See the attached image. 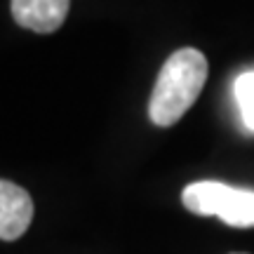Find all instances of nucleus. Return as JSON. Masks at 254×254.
I'll list each match as a JSON object with an SVG mask.
<instances>
[{
    "label": "nucleus",
    "mask_w": 254,
    "mask_h": 254,
    "mask_svg": "<svg viewBox=\"0 0 254 254\" xmlns=\"http://www.w3.org/2000/svg\"><path fill=\"white\" fill-rule=\"evenodd\" d=\"M207 80V59L195 47L177 50L155 78L148 118L158 127H170L184 118V113L195 104L202 85Z\"/></svg>",
    "instance_id": "f257e3e1"
},
{
    "label": "nucleus",
    "mask_w": 254,
    "mask_h": 254,
    "mask_svg": "<svg viewBox=\"0 0 254 254\" xmlns=\"http://www.w3.org/2000/svg\"><path fill=\"white\" fill-rule=\"evenodd\" d=\"M184 207L200 217H219L236 228H254V190L221 182H195L182 193Z\"/></svg>",
    "instance_id": "f03ea898"
},
{
    "label": "nucleus",
    "mask_w": 254,
    "mask_h": 254,
    "mask_svg": "<svg viewBox=\"0 0 254 254\" xmlns=\"http://www.w3.org/2000/svg\"><path fill=\"white\" fill-rule=\"evenodd\" d=\"M33 219V200L17 184L0 182V238L9 243L26 233Z\"/></svg>",
    "instance_id": "7ed1b4c3"
},
{
    "label": "nucleus",
    "mask_w": 254,
    "mask_h": 254,
    "mask_svg": "<svg viewBox=\"0 0 254 254\" xmlns=\"http://www.w3.org/2000/svg\"><path fill=\"white\" fill-rule=\"evenodd\" d=\"M71 0H12V17L36 33H55L66 21Z\"/></svg>",
    "instance_id": "20e7f679"
},
{
    "label": "nucleus",
    "mask_w": 254,
    "mask_h": 254,
    "mask_svg": "<svg viewBox=\"0 0 254 254\" xmlns=\"http://www.w3.org/2000/svg\"><path fill=\"white\" fill-rule=\"evenodd\" d=\"M233 94H236V101L240 106L245 125L254 132V71L238 75L236 85H233Z\"/></svg>",
    "instance_id": "39448f33"
}]
</instances>
